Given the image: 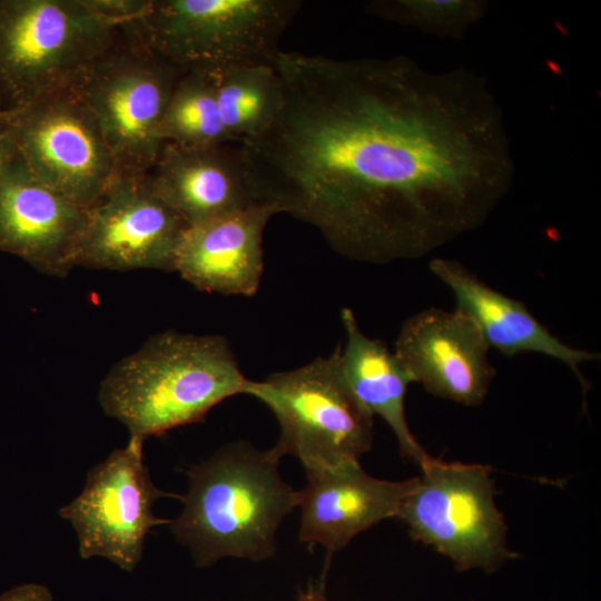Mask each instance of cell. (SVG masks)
Here are the masks:
<instances>
[{
	"mask_svg": "<svg viewBox=\"0 0 601 601\" xmlns=\"http://www.w3.org/2000/svg\"><path fill=\"white\" fill-rule=\"evenodd\" d=\"M274 66L283 106L239 144L247 174L262 204L312 225L338 254L422 258L481 227L509 193L503 111L474 70L283 50Z\"/></svg>",
	"mask_w": 601,
	"mask_h": 601,
	"instance_id": "cell-1",
	"label": "cell"
},
{
	"mask_svg": "<svg viewBox=\"0 0 601 601\" xmlns=\"http://www.w3.org/2000/svg\"><path fill=\"white\" fill-rule=\"evenodd\" d=\"M252 384L225 337L166 331L114 365L99 402L130 436L146 439L203 421L224 400L248 394Z\"/></svg>",
	"mask_w": 601,
	"mask_h": 601,
	"instance_id": "cell-2",
	"label": "cell"
},
{
	"mask_svg": "<svg viewBox=\"0 0 601 601\" xmlns=\"http://www.w3.org/2000/svg\"><path fill=\"white\" fill-rule=\"evenodd\" d=\"M280 459L273 449L235 443L188 471L183 511L169 525L197 565L273 555L277 528L297 506V491L279 475Z\"/></svg>",
	"mask_w": 601,
	"mask_h": 601,
	"instance_id": "cell-3",
	"label": "cell"
},
{
	"mask_svg": "<svg viewBox=\"0 0 601 601\" xmlns=\"http://www.w3.org/2000/svg\"><path fill=\"white\" fill-rule=\"evenodd\" d=\"M298 0H149L122 28L179 69L274 65Z\"/></svg>",
	"mask_w": 601,
	"mask_h": 601,
	"instance_id": "cell-4",
	"label": "cell"
},
{
	"mask_svg": "<svg viewBox=\"0 0 601 601\" xmlns=\"http://www.w3.org/2000/svg\"><path fill=\"white\" fill-rule=\"evenodd\" d=\"M122 26L86 0H0V98L13 106L70 85Z\"/></svg>",
	"mask_w": 601,
	"mask_h": 601,
	"instance_id": "cell-5",
	"label": "cell"
},
{
	"mask_svg": "<svg viewBox=\"0 0 601 601\" xmlns=\"http://www.w3.org/2000/svg\"><path fill=\"white\" fill-rule=\"evenodd\" d=\"M248 395L276 416V454L298 457L305 469L358 462L370 451L373 416L349 390L341 366V346L297 368L253 381Z\"/></svg>",
	"mask_w": 601,
	"mask_h": 601,
	"instance_id": "cell-6",
	"label": "cell"
},
{
	"mask_svg": "<svg viewBox=\"0 0 601 601\" xmlns=\"http://www.w3.org/2000/svg\"><path fill=\"white\" fill-rule=\"evenodd\" d=\"M184 70L124 28L71 82L97 118L121 171H149L162 145L159 125Z\"/></svg>",
	"mask_w": 601,
	"mask_h": 601,
	"instance_id": "cell-7",
	"label": "cell"
},
{
	"mask_svg": "<svg viewBox=\"0 0 601 601\" xmlns=\"http://www.w3.org/2000/svg\"><path fill=\"white\" fill-rule=\"evenodd\" d=\"M397 518L413 540L434 548L459 571L497 570L516 554L494 501L490 467L430 459Z\"/></svg>",
	"mask_w": 601,
	"mask_h": 601,
	"instance_id": "cell-8",
	"label": "cell"
},
{
	"mask_svg": "<svg viewBox=\"0 0 601 601\" xmlns=\"http://www.w3.org/2000/svg\"><path fill=\"white\" fill-rule=\"evenodd\" d=\"M8 118L20 161L87 209L119 171L96 116L71 83L8 106Z\"/></svg>",
	"mask_w": 601,
	"mask_h": 601,
	"instance_id": "cell-9",
	"label": "cell"
},
{
	"mask_svg": "<svg viewBox=\"0 0 601 601\" xmlns=\"http://www.w3.org/2000/svg\"><path fill=\"white\" fill-rule=\"evenodd\" d=\"M144 442L130 436L89 471L82 492L60 509L77 533L82 559L105 558L130 572L141 559L149 530L169 524L152 513L156 500L173 494L152 483L144 463Z\"/></svg>",
	"mask_w": 601,
	"mask_h": 601,
	"instance_id": "cell-10",
	"label": "cell"
},
{
	"mask_svg": "<svg viewBox=\"0 0 601 601\" xmlns=\"http://www.w3.org/2000/svg\"><path fill=\"white\" fill-rule=\"evenodd\" d=\"M187 223L156 191L149 173L119 170L90 207L75 267L175 272Z\"/></svg>",
	"mask_w": 601,
	"mask_h": 601,
	"instance_id": "cell-11",
	"label": "cell"
},
{
	"mask_svg": "<svg viewBox=\"0 0 601 601\" xmlns=\"http://www.w3.org/2000/svg\"><path fill=\"white\" fill-rule=\"evenodd\" d=\"M489 351L464 314L430 307L404 321L393 352L413 383L441 398L477 406L496 373Z\"/></svg>",
	"mask_w": 601,
	"mask_h": 601,
	"instance_id": "cell-12",
	"label": "cell"
},
{
	"mask_svg": "<svg viewBox=\"0 0 601 601\" xmlns=\"http://www.w3.org/2000/svg\"><path fill=\"white\" fill-rule=\"evenodd\" d=\"M87 213L19 158L0 175V250L41 273L65 276L75 267Z\"/></svg>",
	"mask_w": 601,
	"mask_h": 601,
	"instance_id": "cell-13",
	"label": "cell"
},
{
	"mask_svg": "<svg viewBox=\"0 0 601 601\" xmlns=\"http://www.w3.org/2000/svg\"><path fill=\"white\" fill-rule=\"evenodd\" d=\"M307 482L297 491L300 509L299 540L339 551L354 536L397 518L417 477L381 480L367 474L359 462L305 469Z\"/></svg>",
	"mask_w": 601,
	"mask_h": 601,
	"instance_id": "cell-14",
	"label": "cell"
},
{
	"mask_svg": "<svg viewBox=\"0 0 601 601\" xmlns=\"http://www.w3.org/2000/svg\"><path fill=\"white\" fill-rule=\"evenodd\" d=\"M427 267L450 289L455 309L476 326L489 348L506 357L534 353L554 358L568 366L584 394L588 392V381L581 366L598 361V352L562 342L535 318L523 302L491 287L456 259L435 257Z\"/></svg>",
	"mask_w": 601,
	"mask_h": 601,
	"instance_id": "cell-15",
	"label": "cell"
},
{
	"mask_svg": "<svg viewBox=\"0 0 601 601\" xmlns=\"http://www.w3.org/2000/svg\"><path fill=\"white\" fill-rule=\"evenodd\" d=\"M148 173L158 195L188 226L262 204L239 144L185 147L165 142Z\"/></svg>",
	"mask_w": 601,
	"mask_h": 601,
	"instance_id": "cell-16",
	"label": "cell"
},
{
	"mask_svg": "<svg viewBox=\"0 0 601 601\" xmlns=\"http://www.w3.org/2000/svg\"><path fill=\"white\" fill-rule=\"evenodd\" d=\"M274 215V208L258 204L188 226L175 272L203 292L254 295L264 270L263 234Z\"/></svg>",
	"mask_w": 601,
	"mask_h": 601,
	"instance_id": "cell-17",
	"label": "cell"
},
{
	"mask_svg": "<svg viewBox=\"0 0 601 601\" xmlns=\"http://www.w3.org/2000/svg\"><path fill=\"white\" fill-rule=\"evenodd\" d=\"M341 321L345 333L341 366L349 390L373 417L385 421L401 453L423 466L431 456L414 437L405 415V395L413 383L410 374L383 341L361 329L349 308L341 311Z\"/></svg>",
	"mask_w": 601,
	"mask_h": 601,
	"instance_id": "cell-18",
	"label": "cell"
},
{
	"mask_svg": "<svg viewBox=\"0 0 601 601\" xmlns=\"http://www.w3.org/2000/svg\"><path fill=\"white\" fill-rule=\"evenodd\" d=\"M213 77L224 126L235 144L266 130L279 114L284 95L274 65L206 70Z\"/></svg>",
	"mask_w": 601,
	"mask_h": 601,
	"instance_id": "cell-19",
	"label": "cell"
},
{
	"mask_svg": "<svg viewBox=\"0 0 601 601\" xmlns=\"http://www.w3.org/2000/svg\"><path fill=\"white\" fill-rule=\"evenodd\" d=\"M159 138L185 147L235 144L224 126L209 71L183 72L162 115Z\"/></svg>",
	"mask_w": 601,
	"mask_h": 601,
	"instance_id": "cell-20",
	"label": "cell"
},
{
	"mask_svg": "<svg viewBox=\"0 0 601 601\" xmlns=\"http://www.w3.org/2000/svg\"><path fill=\"white\" fill-rule=\"evenodd\" d=\"M489 7L483 0H375L366 4V11L433 36L462 39Z\"/></svg>",
	"mask_w": 601,
	"mask_h": 601,
	"instance_id": "cell-21",
	"label": "cell"
},
{
	"mask_svg": "<svg viewBox=\"0 0 601 601\" xmlns=\"http://www.w3.org/2000/svg\"><path fill=\"white\" fill-rule=\"evenodd\" d=\"M0 98V175L18 158L10 132L8 105Z\"/></svg>",
	"mask_w": 601,
	"mask_h": 601,
	"instance_id": "cell-22",
	"label": "cell"
},
{
	"mask_svg": "<svg viewBox=\"0 0 601 601\" xmlns=\"http://www.w3.org/2000/svg\"><path fill=\"white\" fill-rule=\"evenodd\" d=\"M0 601H53L48 588L37 583L14 587L0 595Z\"/></svg>",
	"mask_w": 601,
	"mask_h": 601,
	"instance_id": "cell-23",
	"label": "cell"
},
{
	"mask_svg": "<svg viewBox=\"0 0 601 601\" xmlns=\"http://www.w3.org/2000/svg\"><path fill=\"white\" fill-rule=\"evenodd\" d=\"M296 601H328L324 593V588H309L306 592H302Z\"/></svg>",
	"mask_w": 601,
	"mask_h": 601,
	"instance_id": "cell-24",
	"label": "cell"
}]
</instances>
